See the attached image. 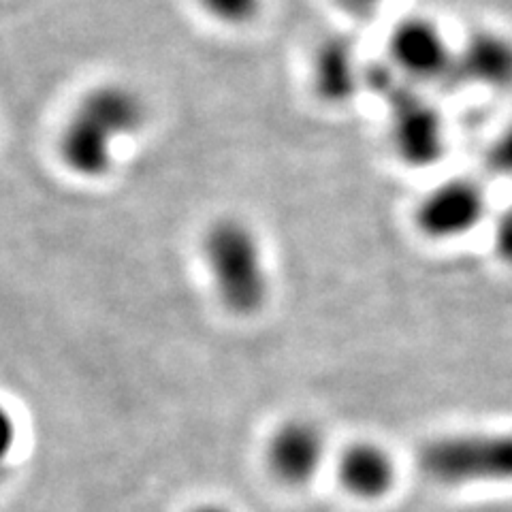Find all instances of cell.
Listing matches in <instances>:
<instances>
[{
  "instance_id": "9c48e42d",
  "label": "cell",
  "mask_w": 512,
  "mask_h": 512,
  "mask_svg": "<svg viewBox=\"0 0 512 512\" xmlns=\"http://www.w3.org/2000/svg\"><path fill=\"white\" fill-rule=\"evenodd\" d=\"M355 50L342 41H327L314 60V88L327 103H346L361 86Z\"/></svg>"
},
{
  "instance_id": "52a82bcc",
  "label": "cell",
  "mask_w": 512,
  "mask_h": 512,
  "mask_svg": "<svg viewBox=\"0 0 512 512\" xmlns=\"http://www.w3.org/2000/svg\"><path fill=\"white\" fill-rule=\"evenodd\" d=\"M455 75L463 82L491 90L512 88V39L480 30L457 52Z\"/></svg>"
},
{
  "instance_id": "7a4b0ae2",
  "label": "cell",
  "mask_w": 512,
  "mask_h": 512,
  "mask_svg": "<svg viewBox=\"0 0 512 512\" xmlns=\"http://www.w3.org/2000/svg\"><path fill=\"white\" fill-rule=\"evenodd\" d=\"M203 256L218 297L237 314H252L267 297V271L259 237L246 222L222 218L203 237Z\"/></svg>"
},
{
  "instance_id": "30bf717a",
  "label": "cell",
  "mask_w": 512,
  "mask_h": 512,
  "mask_svg": "<svg viewBox=\"0 0 512 512\" xmlns=\"http://www.w3.org/2000/svg\"><path fill=\"white\" fill-rule=\"evenodd\" d=\"M342 483L363 498H376L393 483V463L372 444L352 446L340 461Z\"/></svg>"
},
{
  "instance_id": "5bb4252c",
  "label": "cell",
  "mask_w": 512,
  "mask_h": 512,
  "mask_svg": "<svg viewBox=\"0 0 512 512\" xmlns=\"http://www.w3.org/2000/svg\"><path fill=\"white\" fill-rule=\"evenodd\" d=\"M495 250L512 265V207L500 218L498 229H495Z\"/></svg>"
},
{
  "instance_id": "5b68a950",
  "label": "cell",
  "mask_w": 512,
  "mask_h": 512,
  "mask_svg": "<svg viewBox=\"0 0 512 512\" xmlns=\"http://www.w3.org/2000/svg\"><path fill=\"white\" fill-rule=\"evenodd\" d=\"M389 139L393 152L408 167H431L446 154V124L440 111L419 94L395 96Z\"/></svg>"
},
{
  "instance_id": "277c9868",
  "label": "cell",
  "mask_w": 512,
  "mask_h": 512,
  "mask_svg": "<svg viewBox=\"0 0 512 512\" xmlns=\"http://www.w3.org/2000/svg\"><path fill=\"white\" fill-rule=\"evenodd\" d=\"M391 73L410 79V84H427L455 75L457 52L446 41L442 28L425 15H408L387 39Z\"/></svg>"
},
{
  "instance_id": "ba28073f",
  "label": "cell",
  "mask_w": 512,
  "mask_h": 512,
  "mask_svg": "<svg viewBox=\"0 0 512 512\" xmlns=\"http://www.w3.org/2000/svg\"><path fill=\"white\" fill-rule=\"evenodd\" d=\"M323 440L306 423H291L282 427L269 444V466L286 483L299 485L312 478L323 459Z\"/></svg>"
},
{
  "instance_id": "4fadbf2b",
  "label": "cell",
  "mask_w": 512,
  "mask_h": 512,
  "mask_svg": "<svg viewBox=\"0 0 512 512\" xmlns=\"http://www.w3.org/2000/svg\"><path fill=\"white\" fill-rule=\"evenodd\" d=\"M340 5L342 11H346L348 15L357 20L363 18H372L382 7H387L391 0H335Z\"/></svg>"
},
{
  "instance_id": "8992f818",
  "label": "cell",
  "mask_w": 512,
  "mask_h": 512,
  "mask_svg": "<svg viewBox=\"0 0 512 512\" xmlns=\"http://www.w3.org/2000/svg\"><path fill=\"white\" fill-rule=\"evenodd\" d=\"M487 212L485 192L470 178H451L431 188L419 201L414 222L431 239L470 233Z\"/></svg>"
},
{
  "instance_id": "9a60e30c",
  "label": "cell",
  "mask_w": 512,
  "mask_h": 512,
  "mask_svg": "<svg viewBox=\"0 0 512 512\" xmlns=\"http://www.w3.org/2000/svg\"><path fill=\"white\" fill-rule=\"evenodd\" d=\"M192 512H227V510L216 508V506H203V508H197V510H192Z\"/></svg>"
},
{
  "instance_id": "7c38bea8",
  "label": "cell",
  "mask_w": 512,
  "mask_h": 512,
  "mask_svg": "<svg viewBox=\"0 0 512 512\" xmlns=\"http://www.w3.org/2000/svg\"><path fill=\"white\" fill-rule=\"evenodd\" d=\"M487 160L493 173L504 175V178H512V122L493 139L487 152Z\"/></svg>"
},
{
  "instance_id": "8fae6325",
  "label": "cell",
  "mask_w": 512,
  "mask_h": 512,
  "mask_svg": "<svg viewBox=\"0 0 512 512\" xmlns=\"http://www.w3.org/2000/svg\"><path fill=\"white\" fill-rule=\"evenodd\" d=\"M195 5L212 24L242 30L261 18L265 0H195Z\"/></svg>"
},
{
  "instance_id": "6da1fadb",
  "label": "cell",
  "mask_w": 512,
  "mask_h": 512,
  "mask_svg": "<svg viewBox=\"0 0 512 512\" xmlns=\"http://www.w3.org/2000/svg\"><path fill=\"white\" fill-rule=\"evenodd\" d=\"M148 105L137 88L105 82L86 90L56 137L62 169L77 180L99 182L116 169L124 146L148 126Z\"/></svg>"
},
{
  "instance_id": "3957f363",
  "label": "cell",
  "mask_w": 512,
  "mask_h": 512,
  "mask_svg": "<svg viewBox=\"0 0 512 512\" xmlns=\"http://www.w3.org/2000/svg\"><path fill=\"white\" fill-rule=\"evenodd\" d=\"M419 468L446 485L512 480V434L451 436L427 442L419 453Z\"/></svg>"
}]
</instances>
